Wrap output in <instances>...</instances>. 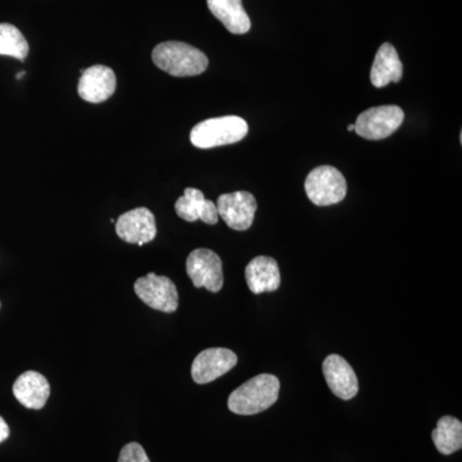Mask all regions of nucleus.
Returning a JSON list of instances; mask_svg holds the SVG:
<instances>
[{
	"mask_svg": "<svg viewBox=\"0 0 462 462\" xmlns=\"http://www.w3.org/2000/svg\"><path fill=\"white\" fill-rule=\"evenodd\" d=\"M209 11L223 23L227 32L242 35L251 30V20L243 8L242 0H207Z\"/></svg>",
	"mask_w": 462,
	"mask_h": 462,
	"instance_id": "obj_17",
	"label": "nucleus"
},
{
	"mask_svg": "<svg viewBox=\"0 0 462 462\" xmlns=\"http://www.w3.org/2000/svg\"><path fill=\"white\" fill-rule=\"evenodd\" d=\"M175 211L179 217L188 223L202 220L208 225L217 224V207L212 200L206 199L205 194L194 188H187L184 196L175 203Z\"/></svg>",
	"mask_w": 462,
	"mask_h": 462,
	"instance_id": "obj_13",
	"label": "nucleus"
},
{
	"mask_svg": "<svg viewBox=\"0 0 462 462\" xmlns=\"http://www.w3.org/2000/svg\"><path fill=\"white\" fill-rule=\"evenodd\" d=\"M154 65L176 78H189L203 74L208 67V58L187 42H165L158 44L152 53Z\"/></svg>",
	"mask_w": 462,
	"mask_h": 462,
	"instance_id": "obj_2",
	"label": "nucleus"
},
{
	"mask_svg": "<svg viewBox=\"0 0 462 462\" xmlns=\"http://www.w3.org/2000/svg\"><path fill=\"white\" fill-rule=\"evenodd\" d=\"M402 76L403 66L396 48L389 42H384L374 58L372 74H370L372 84L380 89L387 87L389 83H400Z\"/></svg>",
	"mask_w": 462,
	"mask_h": 462,
	"instance_id": "obj_16",
	"label": "nucleus"
},
{
	"mask_svg": "<svg viewBox=\"0 0 462 462\" xmlns=\"http://www.w3.org/2000/svg\"><path fill=\"white\" fill-rule=\"evenodd\" d=\"M238 364V356L227 348H208L200 352L191 365V376L197 384L214 382Z\"/></svg>",
	"mask_w": 462,
	"mask_h": 462,
	"instance_id": "obj_10",
	"label": "nucleus"
},
{
	"mask_svg": "<svg viewBox=\"0 0 462 462\" xmlns=\"http://www.w3.org/2000/svg\"><path fill=\"white\" fill-rule=\"evenodd\" d=\"M245 281L254 294L278 291L282 276L279 264L272 257L258 256L245 267Z\"/></svg>",
	"mask_w": 462,
	"mask_h": 462,
	"instance_id": "obj_14",
	"label": "nucleus"
},
{
	"mask_svg": "<svg viewBox=\"0 0 462 462\" xmlns=\"http://www.w3.org/2000/svg\"><path fill=\"white\" fill-rule=\"evenodd\" d=\"M118 462H151L149 461V457L147 456V452L143 448L142 445L139 443L132 442L127 443L126 446H124V448L121 449L120 457H118Z\"/></svg>",
	"mask_w": 462,
	"mask_h": 462,
	"instance_id": "obj_20",
	"label": "nucleus"
},
{
	"mask_svg": "<svg viewBox=\"0 0 462 462\" xmlns=\"http://www.w3.org/2000/svg\"><path fill=\"white\" fill-rule=\"evenodd\" d=\"M404 114L398 106H380L363 112L355 124V132L367 141H382L396 133Z\"/></svg>",
	"mask_w": 462,
	"mask_h": 462,
	"instance_id": "obj_5",
	"label": "nucleus"
},
{
	"mask_svg": "<svg viewBox=\"0 0 462 462\" xmlns=\"http://www.w3.org/2000/svg\"><path fill=\"white\" fill-rule=\"evenodd\" d=\"M0 306H2V303H0Z\"/></svg>",
	"mask_w": 462,
	"mask_h": 462,
	"instance_id": "obj_24",
	"label": "nucleus"
},
{
	"mask_svg": "<svg viewBox=\"0 0 462 462\" xmlns=\"http://www.w3.org/2000/svg\"><path fill=\"white\" fill-rule=\"evenodd\" d=\"M117 87L115 72L107 66L97 65L81 69L79 96L85 102L102 103L111 98Z\"/></svg>",
	"mask_w": 462,
	"mask_h": 462,
	"instance_id": "obj_11",
	"label": "nucleus"
},
{
	"mask_svg": "<svg viewBox=\"0 0 462 462\" xmlns=\"http://www.w3.org/2000/svg\"><path fill=\"white\" fill-rule=\"evenodd\" d=\"M14 394L26 409L41 410L51 396L50 382L41 373H23L14 384Z\"/></svg>",
	"mask_w": 462,
	"mask_h": 462,
	"instance_id": "obj_15",
	"label": "nucleus"
},
{
	"mask_svg": "<svg viewBox=\"0 0 462 462\" xmlns=\"http://www.w3.org/2000/svg\"><path fill=\"white\" fill-rule=\"evenodd\" d=\"M25 75H26L25 71L20 72V74H17V79H21V78H23V76H25Z\"/></svg>",
	"mask_w": 462,
	"mask_h": 462,
	"instance_id": "obj_23",
	"label": "nucleus"
},
{
	"mask_svg": "<svg viewBox=\"0 0 462 462\" xmlns=\"http://www.w3.org/2000/svg\"><path fill=\"white\" fill-rule=\"evenodd\" d=\"M136 296L145 305L157 311L172 314L179 307V293L175 282L167 276L151 273L139 278L134 284Z\"/></svg>",
	"mask_w": 462,
	"mask_h": 462,
	"instance_id": "obj_6",
	"label": "nucleus"
},
{
	"mask_svg": "<svg viewBox=\"0 0 462 462\" xmlns=\"http://www.w3.org/2000/svg\"><path fill=\"white\" fill-rule=\"evenodd\" d=\"M281 382L273 374H261L249 379L230 394L227 407L236 415H256L278 401Z\"/></svg>",
	"mask_w": 462,
	"mask_h": 462,
	"instance_id": "obj_1",
	"label": "nucleus"
},
{
	"mask_svg": "<svg viewBox=\"0 0 462 462\" xmlns=\"http://www.w3.org/2000/svg\"><path fill=\"white\" fill-rule=\"evenodd\" d=\"M346 129H348V132H355V124L348 125Z\"/></svg>",
	"mask_w": 462,
	"mask_h": 462,
	"instance_id": "obj_22",
	"label": "nucleus"
},
{
	"mask_svg": "<svg viewBox=\"0 0 462 462\" xmlns=\"http://www.w3.org/2000/svg\"><path fill=\"white\" fill-rule=\"evenodd\" d=\"M9 437V428L5 419L0 416V443L5 442Z\"/></svg>",
	"mask_w": 462,
	"mask_h": 462,
	"instance_id": "obj_21",
	"label": "nucleus"
},
{
	"mask_svg": "<svg viewBox=\"0 0 462 462\" xmlns=\"http://www.w3.org/2000/svg\"><path fill=\"white\" fill-rule=\"evenodd\" d=\"M248 134V124L238 116L208 118L193 127L190 142L194 147L209 149L234 144L245 139Z\"/></svg>",
	"mask_w": 462,
	"mask_h": 462,
	"instance_id": "obj_3",
	"label": "nucleus"
},
{
	"mask_svg": "<svg viewBox=\"0 0 462 462\" xmlns=\"http://www.w3.org/2000/svg\"><path fill=\"white\" fill-rule=\"evenodd\" d=\"M322 373L330 391L340 400H352L358 393V380L355 370L342 356H328L322 364Z\"/></svg>",
	"mask_w": 462,
	"mask_h": 462,
	"instance_id": "obj_12",
	"label": "nucleus"
},
{
	"mask_svg": "<svg viewBox=\"0 0 462 462\" xmlns=\"http://www.w3.org/2000/svg\"><path fill=\"white\" fill-rule=\"evenodd\" d=\"M307 197L316 206H331L342 202L346 196V181L343 173L333 166H319L307 176Z\"/></svg>",
	"mask_w": 462,
	"mask_h": 462,
	"instance_id": "obj_4",
	"label": "nucleus"
},
{
	"mask_svg": "<svg viewBox=\"0 0 462 462\" xmlns=\"http://www.w3.org/2000/svg\"><path fill=\"white\" fill-rule=\"evenodd\" d=\"M187 273L196 288H206L212 293L223 289V263L211 249L199 248L191 252L187 260Z\"/></svg>",
	"mask_w": 462,
	"mask_h": 462,
	"instance_id": "obj_7",
	"label": "nucleus"
},
{
	"mask_svg": "<svg viewBox=\"0 0 462 462\" xmlns=\"http://www.w3.org/2000/svg\"><path fill=\"white\" fill-rule=\"evenodd\" d=\"M29 54V42L25 36L11 23H0V56L23 60Z\"/></svg>",
	"mask_w": 462,
	"mask_h": 462,
	"instance_id": "obj_19",
	"label": "nucleus"
},
{
	"mask_svg": "<svg viewBox=\"0 0 462 462\" xmlns=\"http://www.w3.org/2000/svg\"><path fill=\"white\" fill-rule=\"evenodd\" d=\"M116 233L124 242L142 247L156 238V218L151 209L139 207L118 217Z\"/></svg>",
	"mask_w": 462,
	"mask_h": 462,
	"instance_id": "obj_9",
	"label": "nucleus"
},
{
	"mask_svg": "<svg viewBox=\"0 0 462 462\" xmlns=\"http://www.w3.org/2000/svg\"><path fill=\"white\" fill-rule=\"evenodd\" d=\"M218 217L223 218L230 229L248 230L254 220L257 200L248 191L223 194L217 199Z\"/></svg>",
	"mask_w": 462,
	"mask_h": 462,
	"instance_id": "obj_8",
	"label": "nucleus"
},
{
	"mask_svg": "<svg viewBox=\"0 0 462 462\" xmlns=\"http://www.w3.org/2000/svg\"><path fill=\"white\" fill-rule=\"evenodd\" d=\"M434 446L442 455H452L462 448V422L454 416H443L431 433Z\"/></svg>",
	"mask_w": 462,
	"mask_h": 462,
	"instance_id": "obj_18",
	"label": "nucleus"
}]
</instances>
